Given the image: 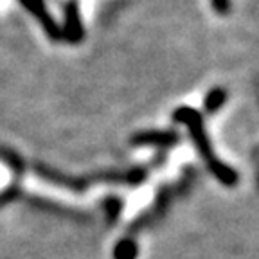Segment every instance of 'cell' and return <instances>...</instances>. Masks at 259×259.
<instances>
[{"label":"cell","mask_w":259,"mask_h":259,"mask_svg":"<svg viewBox=\"0 0 259 259\" xmlns=\"http://www.w3.org/2000/svg\"><path fill=\"white\" fill-rule=\"evenodd\" d=\"M175 119H177L178 122L187 124V128L191 130V137H193V141L198 146L200 153L209 162V167H210V171H212V175H216V177H218L223 184H227V186L236 184L238 177H236L234 171H232L231 167H227L225 164H222L218 158H214V155L210 151L209 139H207L205 130H203V122H202V119H200L198 112L184 106V108H178L177 112H175Z\"/></svg>","instance_id":"1"},{"label":"cell","mask_w":259,"mask_h":259,"mask_svg":"<svg viewBox=\"0 0 259 259\" xmlns=\"http://www.w3.org/2000/svg\"><path fill=\"white\" fill-rule=\"evenodd\" d=\"M83 34V27L79 24V13H77V6L76 2L69 4L67 8V24H65V36L69 38V40L76 41L81 38Z\"/></svg>","instance_id":"3"},{"label":"cell","mask_w":259,"mask_h":259,"mask_svg":"<svg viewBox=\"0 0 259 259\" xmlns=\"http://www.w3.org/2000/svg\"><path fill=\"white\" fill-rule=\"evenodd\" d=\"M113 257L115 259H135L137 257V245L132 239H122L119 245L113 248Z\"/></svg>","instance_id":"5"},{"label":"cell","mask_w":259,"mask_h":259,"mask_svg":"<svg viewBox=\"0 0 259 259\" xmlns=\"http://www.w3.org/2000/svg\"><path fill=\"white\" fill-rule=\"evenodd\" d=\"M20 2L32 13V15L36 16L41 24H44V29L51 34V36L53 38L60 36V29H58V25L54 24L53 16L49 15L47 8H45V4H44V0H20Z\"/></svg>","instance_id":"2"},{"label":"cell","mask_w":259,"mask_h":259,"mask_svg":"<svg viewBox=\"0 0 259 259\" xmlns=\"http://www.w3.org/2000/svg\"><path fill=\"white\" fill-rule=\"evenodd\" d=\"M212 4H214V8L218 9V11H227V8H229V0H212Z\"/></svg>","instance_id":"7"},{"label":"cell","mask_w":259,"mask_h":259,"mask_svg":"<svg viewBox=\"0 0 259 259\" xmlns=\"http://www.w3.org/2000/svg\"><path fill=\"white\" fill-rule=\"evenodd\" d=\"M223 103H225V92L222 89H214L205 97V108L209 112H216Z\"/></svg>","instance_id":"6"},{"label":"cell","mask_w":259,"mask_h":259,"mask_svg":"<svg viewBox=\"0 0 259 259\" xmlns=\"http://www.w3.org/2000/svg\"><path fill=\"white\" fill-rule=\"evenodd\" d=\"M177 141V135L173 134H142L134 139L135 144H153V146H169Z\"/></svg>","instance_id":"4"}]
</instances>
